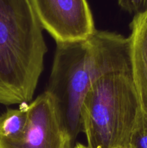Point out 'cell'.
Listing matches in <instances>:
<instances>
[{
	"mask_svg": "<svg viewBox=\"0 0 147 148\" xmlns=\"http://www.w3.org/2000/svg\"><path fill=\"white\" fill-rule=\"evenodd\" d=\"M28 103H22L17 109H9L0 116V139L14 138L24 130L28 118Z\"/></svg>",
	"mask_w": 147,
	"mask_h": 148,
	"instance_id": "cell-7",
	"label": "cell"
},
{
	"mask_svg": "<svg viewBox=\"0 0 147 148\" xmlns=\"http://www.w3.org/2000/svg\"><path fill=\"white\" fill-rule=\"evenodd\" d=\"M128 148H147V112H141Z\"/></svg>",
	"mask_w": 147,
	"mask_h": 148,
	"instance_id": "cell-8",
	"label": "cell"
},
{
	"mask_svg": "<svg viewBox=\"0 0 147 148\" xmlns=\"http://www.w3.org/2000/svg\"><path fill=\"white\" fill-rule=\"evenodd\" d=\"M121 9L134 15L147 10V0H117Z\"/></svg>",
	"mask_w": 147,
	"mask_h": 148,
	"instance_id": "cell-9",
	"label": "cell"
},
{
	"mask_svg": "<svg viewBox=\"0 0 147 148\" xmlns=\"http://www.w3.org/2000/svg\"><path fill=\"white\" fill-rule=\"evenodd\" d=\"M73 148H89V147H88L87 146H85L84 145L81 144V143H78V144H76Z\"/></svg>",
	"mask_w": 147,
	"mask_h": 148,
	"instance_id": "cell-10",
	"label": "cell"
},
{
	"mask_svg": "<svg viewBox=\"0 0 147 148\" xmlns=\"http://www.w3.org/2000/svg\"><path fill=\"white\" fill-rule=\"evenodd\" d=\"M141 108L131 69L97 78L84 99L82 132L89 148H128Z\"/></svg>",
	"mask_w": 147,
	"mask_h": 148,
	"instance_id": "cell-3",
	"label": "cell"
},
{
	"mask_svg": "<svg viewBox=\"0 0 147 148\" xmlns=\"http://www.w3.org/2000/svg\"><path fill=\"white\" fill-rule=\"evenodd\" d=\"M130 27L131 71L141 112H147V10L135 14Z\"/></svg>",
	"mask_w": 147,
	"mask_h": 148,
	"instance_id": "cell-6",
	"label": "cell"
},
{
	"mask_svg": "<svg viewBox=\"0 0 147 148\" xmlns=\"http://www.w3.org/2000/svg\"><path fill=\"white\" fill-rule=\"evenodd\" d=\"M47 46L30 0H0V103H28Z\"/></svg>",
	"mask_w": 147,
	"mask_h": 148,
	"instance_id": "cell-2",
	"label": "cell"
},
{
	"mask_svg": "<svg viewBox=\"0 0 147 148\" xmlns=\"http://www.w3.org/2000/svg\"><path fill=\"white\" fill-rule=\"evenodd\" d=\"M27 124L17 137L0 139V148H73L52 97L45 91L28 104Z\"/></svg>",
	"mask_w": 147,
	"mask_h": 148,
	"instance_id": "cell-5",
	"label": "cell"
},
{
	"mask_svg": "<svg viewBox=\"0 0 147 148\" xmlns=\"http://www.w3.org/2000/svg\"><path fill=\"white\" fill-rule=\"evenodd\" d=\"M42 28L56 43L89 39L96 31L87 0H30Z\"/></svg>",
	"mask_w": 147,
	"mask_h": 148,
	"instance_id": "cell-4",
	"label": "cell"
},
{
	"mask_svg": "<svg viewBox=\"0 0 147 148\" xmlns=\"http://www.w3.org/2000/svg\"><path fill=\"white\" fill-rule=\"evenodd\" d=\"M131 68L129 37L120 34L96 30L86 40L56 43L46 92L73 143L82 132V103L92 82L108 72Z\"/></svg>",
	"mask_w": 147,
	"mask_h": 148,
	"instance_id": "cell-1",
	"label": "cell"
}]
</instances>
